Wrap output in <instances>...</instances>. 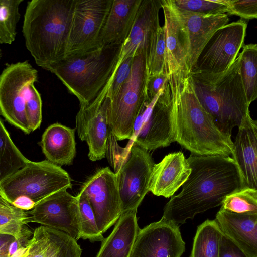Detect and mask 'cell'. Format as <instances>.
<instances>
[{
	"instance_id": "9a60e30c",
	"label": "cell",
	"mask_w": 257,
	"mask_h": 257,
	"mask_svg": "<svg viewBox=\"0 0 257 257\" xmlns=\"http://www.w3.org/2000/svg\"><path fill=\"white\" fill-rule=\"evenodd\" d=\"M185 250L179 226L162 217L140 229L130 257H181Z\"/></svg>"
},
{
	"instance_id": "8fae6325",
	"label": "cell",
	"mask_w": 257,
	"mask_h": 257,
	"mask_svg": "<svg viewBox=\"0 0 257 257\" xmlns=\"http://www.w3.org/2000/svg\"><path fill=\"white\" fill-rule=\"evenodd\" d=\"M112 0H75L65 57L100 47L99 38Z\"/></svg>"
},
{
	"instance_id": "7402d4cb",
	"label": "cell",
	"mask_w": 257,
	"mask_h": 257,
	"mask_svg": "<svg viewBox=\"0 0 257 257\" xmlns=\"http://www.w3.org/2000/svg\"><path fill=\"white\" fill-rule=\"evenodd\" d=\"M214 220L222 234L249 256L257 257V214L235 213L220 208Z\"/></svg>"
},
{
	"instance_id": "4fadbf2b",
	"label": "cell",
	"mask_w": 257,
	"mask_h": 257,
	"mask_svg": "<svg viewBox=\"0 0 257 257\" xmlns=\"http://www.w3.org/2000/svg\"><path fill=\"white\" fill-rule=\"evenodd\" d=\"M88 198L99 231L103 234L122 213L115 174L109 167L98 170L81 190Z\"/></svg>"
},
{
	"instance_id": "d590c367",
	"label": "cell",
	"mask_w": 257,
	"mask_h": 257,
	"mask_svg": "<svg viewBox=\"0 0 257 257\" xmlns=\"http://www.w3.org/2000/svg\"><path fill=\"white\" fill-rule=\"evenodd\" d=\"M133 58L134 57L127 58L118 66L117 69L114 70L109 81L102 89L99 95L108 97L111 99L116 95L130 77Z\"/></svg>"
},
{
	"instance_id": "1f68e13d",
	"label": "cell",
	"mask_w": 257,
	"mask_h": 257,
	"mask_svg": "<svg viewBox=\"0 0 257 257\" xmlns=\"http://www.w3.org/2000/svg\"><path fill=\"white\" fill-rule=\"evenodd\" d=\"M221 209L238 214H257V189L241 188L225 197Z\"/></svg>"
},
{
	"instance_id": "2e32d148",
	"label": "cell",
	"mask_w": 257,
	"mask_h": 257,
	"mask_svg": "<svg viewBox=\"0 0 257 257\" xmlns=\"http://www.w3.org/2000/svg\"><path fill=\"white\" fill-rule=\"evenodd\" d=\"M110 98L97 96L85 107H80L76 116V130L79 139L88 146L89 159L92 161L105 157L109 130L107 110Z\"/></svg>"
},
{
	"instance_id": "4dcf8cb0",
	"label": "cell",
	"mask_w": 257,
	"mask_h": 257,
	"mask_svg": "<svg viewBox=\"0 0 257 257\" xmlns=\"http://www.w3.org/2000/svg\"><path fill=\"white\" fill-rule=\"evenodd\" d=\"M23 0H0V44H11L15 40Z\"/></svg>"
},
{
	"instance_id": "44dd1931",
	"label": "cell",
	"mask_w": 257,
	"mask_h": 257,
	"mask_svg": "<svg viewBox=\"0 0 257 257\" xmlns=\"http://www.w3.org/2000/svg\"><path fill=\"white\" fill-rule=\"evenodd\" d=\"M232 158L239 169L243 187L257 189V122L250 115L238 127Z\"/></svg>"
},
{
	"instance_id": "9c48e42d",
	"label": "cell",
	"mask_w": 257,
	"mask_h": 257,
	"mask_svg": "<svg viewBox=\"0 0 257 257\" xmlns=\"http://www.w3.org/2000/svg\"><path fill=\"white\" fill-rule=\"evenodd\" d=\"M154 165L149 152L133 141L123 148L114 166L122 213L137 210L150 191Z\"/></svg>"
},
{
	"instance_id": "f35d334b",
	"label": "cell",
	"mask_w": 257,
	"mask_h": 257,
	"mask_svg": "<svg viewBox=\"0 0 257 257\" xmlns=\"http://www.w3.org/2000/svg\"><path fill=\"white\" fill-rule=\"evenodd\" d=\"M169 76L164 71L159 74L148 76L146 84L147 101L151 102L159 94Z\"/></svg>"
},
{
	"instance_id": "d4e9b609",
	"label": "cell",
	"mask_w": 257,
	"mask_h": 257,
	"mask_svg": "<svg viewBox=\"0 0 257 257\" xmlns=\"http://www.w3.org/2000/svg\"><path fill=\"white\" fill-rule=\"evenodd\" d=\"M75 131L58 123L46 129L41 146L48 161L60 167L72 164L76 155Z\"/></svg>"
},
{
	"instance_id": "e575fe53",
	"label": "cell",
	"mask_w": 257,
	"mask_h": 257,
	"mask_svg": "<svg viewBox=\"0 0 257 257\" xmlns=\"http://www.w3.org/2000/svg\"><path fill=\"white\" fill-rule=\"evenodd\" d=\"M166 56L165 34L163 26L159 28L147 56L148 76L164 71Z\"/></svg>"
},
{
	"instance_id": "b9f144b4",
	"label": "cell",
	"mask_w": 257,
	"mask_h": 257,
	"mask_svg": "<svg viewBox=\"0 0 257 257\" xmlns=\"http://www.w3.org/2000/svg\"><path fill=\"white\" fill-rule=\"evenodd\" d=\"M27 257H31V256L29 254H28V255L27 256Z\"/></svg>"
},
{
	"instance_id": "277c9868",
	"label": "cell",
	"mask_w": 257,
	"mask_h": 257,
	"mask_svg": "<svg viewBox=\"0 0 257 257\" xmlns=\"http://www.w3.org/2000/svg\"><path fill=\"white\" fill-rule=\"evenodd\" d=\"M189 75L197 98L219 129L231 136L250 116L249 106L240 75L239 55L225 72L209 74L190 72Z\"/></svg>"
},
{
	"instance_id": "52a82bcc",
	"label": "cell",
	"mask_w": 257,
	"mask_h": 257,
	"mask_svg": "<svg viewBox=\"0 0 257 257\" xmlns=\"http://www.w3.org/2000/svg\"><path fill=\"white\" fill-rule=\"evenodd\" d=\"M148 77L147 53L143 51L134 56L128 79L108 103L107 122L117 140L133 136L135 121L147 100Z\"/></svg>"
},
{
	"instance_id": "f1b7e54d",
	"label": "cell",
	"mask_w": 257,
	"mask_h": 257,
	"mask_svg": "<svg viewBox=\"0 0 257 257\" xmlns=\"http://www.w3.org/2000/svg\"><path fill=\"white\" fill-rule=\"evenodd\" d=\"M29 222L28 211L16 207L0 196V233L18 239Z\"/></svg>"
},
{
	"instance_id": "603a6c76",
	"label": "cell",
	"mask_w": 257,
	"mask_h": 257,
	"mask_svg": "<svg viewBox=\"0 0 257 257\" xmlns=\"http://www.w3.org/2000/svg\"><path fill=\"white\" fill-rule=\"evenodd\" d=\"M142 0H112L99 38L100 47L123 44L132 28Z\"/></svg>"
},
{
	"instance_id": "60d3db41",
	"label": "cell",
	"mask_w": 257,
	"mask_h": 257,
	"mask_svg": "<svg viewBox=\"0 0 257 257\" xmlns=\"http://www.w3.org/2000/svg\"><path fill=\"white\" fill-rule=\"evenodd\" d=\"M2 55H3V53H2V51L1 50V49H0V61H1V59L2 57Z\"/></svg>"
},
{
	"instance_id": "8d00e7d4",
	"label": "cell",
	"mask_w": 257,
	"mask_h": 257,
	"mask_svg": "<svg viewBox=\"0 0 257 257\" xmlns=\"http://www.w3.org/2000/svg\"><path fill=\"white\" fill-rule=\"evenodd\" d=\"M41 95L34 85L28 86L26 97V112L32 132L39 127L42 121Z\"/></svg>"
},
{
	"instance_id": "5bb4252c",
	"label": "cell",
	"mask_w": 257,
	"mask_h": 257,
	"mask_svg": "<svg viewBox=\"0 0 257 257\" xmlns=\"http://www.w3.org/2000/svg\"><path fill=\"white\" fill-rule=\"evenodd\" d=\"M66 190L52 194L28 211L30 222L64 232L77 241L80 238L78 200Z\"/></svg>"
},
{
	"instance_id": "30bf717a",
	"label": "cell",
	"mask_w": 257,
	"mask_h": 257,
	"mask_svg": "<svg viewBox=\"0 0 257 257\" xmlns=\"http://www.w3.org/2000/svg\"><path fill=\"white\" fill-rule=\"evenodd\" d=\"M37 79V70L27 60L7 65L0 74V115L26 134L32 132L26 112V94Z\"/></svg>"
},
{
	"instance_id": "d6a6232c",
	"label": "cell",
	"mask_w": 257,
	"mask_h": 257,
	"mask_svg": "<svg viewBox=\"0 0 257 257\" xmlns=\"http://www.w3.org/2000/svg\"><path fill=\"white\" fill-rule=\"evenodd\" d=\"M76 197L79 210L80 238L92 242L102 241L104 238L98 229L88 198L81 190Z\"/></svg>"
},
{
	"instance_id": "836d02e7",
	"label": "cell",
	"mask_w": 257,
	"mask_h": 257,
	"mask_svg": "<svg viewBox=\"0 0 257 257\" xmlns=\"http://www.w3.org/2000/svg\"><path fill=\"white\" fill-rule=\"evenodd\" d=\"M177 8L194 13L215 15L228 12L229 0H172Z\"/></svg>"
},
{
	"instance_id": "6da1fadb",
	"label": "cell",
	"mask_w": 257,
	"mask_h": 257,
	"mask_svg": "<svg viewBox=\"0 0 257 257\" xmlns=\"http://www.w3.org/2000/svg\"><path fill=\"white\" fill-rule=\"evenodd\" d=\"M187 160L191 173L182 191L165 205L163 215L179 226L221 205L226 196L243 187L238 167L230 156L191 153Z\"/></svg>"
},
{
	"instance_id": "8992f818",
	"label": "cell",
	"mask_w": 257,
	"mask_h": 257,
	"mask_svg": "<svg viewBox=\"0 0 257 257\" xmlns=\"http://www.w3.org/2000/svg\"><path fill=\"white\" fill-rule=\"evenodd\" d=\"M67 171L47 160L29 161L0 184V196L17 208L32 210L40 201L72 187Z\"/></svg>"
},
{
	"instance_id": "f546056e",
	"label": "cell",
	"mask_w": 257,
	"mask_h": 257,
	"mask_svg": "<svg viewBox=\"0 0 257 257\" xmlns=\"http://www.w3.org/2000/svg\"><path fill=\"white\" fill-rule=\"evenodd\" d=\"M46 257H81L82 250L76 240L64 232L46 226Z\"/></svg>"
},
{
	"instance_id": "484cf974",
	"label": "cell",
	"mask_w": 257,
	"mask_h": 257,
	"mask_svg": "<svg viewBox=\"0 0 257 257\" xmlns=\"http://www.w3.org/2000/svg\"><path fill=\"white\" fill-rule=\"evenodd\" d=\"M222 236L214 220H206L198 228L190 257H218Z\"/></svg>"
},
{
	"instance_id": "ba28073f",
	"label": "cell",
	"mask_w": 257,
	"mask_h": 257,
	"mask_svg": "<svg viewBox=\"0 0 257 257\" xmlns=\"http://www.w3.org/2000/svg\"><path fill=\"white\" fill-rule=\"evenodd\" d=\"M131 140L148 152L175 142L171 75L159 94L150 102L146 100L135 121Z\"/></svg>"
},
{
	"instance_id": "7a4b0ae2",
	"label": "cell",
	"mask_w": 257,
	"mask_h": 257,
	"mask_svg": "<svg viewBox=\"0 0 257 257\" xmlns=\"http://www.w3.org/2000/svg\"><path fill=\"white\" fill-rule=\"evenodd\" d=\"M171 75L173 78L175 142L195 155H232L233 142L231 136L219 129L202 106L189 74Z\"/></svg>"
},
{
	"instance_id": "ac0fdd59",
	"label": "cell",
	"mask_w": 257,
	"mask_h": 257,
	"mask_svg": "<svg viewBox=\"0 0 257 257\" xmlns=\"http://www.w3.org/2000/svg\"><path fill=\"white\" fill-rule=\"evenodd\" d=\"M173 6L186 34L187 44L186 64L190 73L207 41L216 30L228 24L229 18L227 13L205 15L184 11Z\"/></svg>"
},
{
	"instance_id": "3957f363",
	"label": "cell",
	"mask_w": 257,
	"mask_h": 257,
	"mask_svg": "<svg viewBox=\"0 0 257 257\" xmlns=\"http://www.w3.org/2000/svg\"><path fill=\"white\" fill-rule=\"evenodd\" d=\"M75 0H32L27 5L22 32L25 45L43 69L65 57Z\"/></svg>"
},
{
	"instance_id": "4316f807",
	"label": "cell",
	"mask_w": 257,
	"mask_h": 257,
	"mask_svg": "<svg viewBox=\"0 0 257 257\" xmlns=\"http://www.w3.org/2000/svg\"><path fill=\"white\" fill-rule=\"evenodd\" d=\"M29 161L14 144L0 118V184Z\"/></svg>"
},
{
	"instance_id": "74e56055",
	"label": "cell",
	"mask_w": 257,
	"mask_h": 257,
	"mask_svg": "<svg viewBox=\"0 0 257 257\" xmlns=\"http://www.w3.org/2000/svg\"><path fill=\"white\" fill-rule=\"evenodd\" d=\"M228 14L250 20L257 17L256 0H229Z\"/></svg>"
},
{
	"instance_id": "ffe728a7",
	"label": "cell",
	"mask_w": 257,
	"mask_h": 257,
	"mask_svg": "<svg viewBox=\"0 0 257 257\" xmlns=\"http://www.w3.org/2000/svg\"><path fill=\"white\" fill-rule=\"evenodd\" d=\"M191 169L182 152L165 156L155 164L151 177L150 191L157 196L169 198L187 180Z\"/></svg>"
},
{
	"instance_id": "d6986e66",
	"label": "cell",
	"mask_w": 257,
	"mask_h": 257,
	"mask_svg": "<svg viewBox=\"0 0 257 257\" xmlns=\"http://www.w3.org/2000/svg\"><path fill=\"white\" fill-rule=\"evenodd\" d=\"M164 16L166 56L164 71L173 74H189L187 64V44L183 24L172 0L161 1Z\"/></svg>"
},
{
	"instance_id": "cb8c5ba5",
	"label": "cell",
	"mask_w": 257,
	"mask_h": 257,
	"mask_svg": "<svg viewBox=\"0 0 257 257\" xmlns=\"http://www.w3.org/2000/svg\"><path fill=\"white\" fill-rule=\"evenodd\" d=\"M137 210L121 213L111 234L102 241L96 257H130L140 230Z\"/></svg>"
},
{
	"instance_id": "5b68a950",
	"label": "cell",
	"mask_w": 257,
	"mask_h": 257,
	"mask_svg": "<svg viewBox=\"0 0 257 257\" xmlns=\"http://www.w3.org/2000/svg\"><path fill=\"white\" fill-rule=\"evenodd\" d=\"M122 44L66 57L43 69L54 73L69 93L85 107L95 99L109 81L115 68Z\"/></svg>"
},
{
	"instance_id": "83f0119b",
	"label": "cell",
	"mask_w": 257,
	"mask_h": 257,
	"mask_svg": "<svg viewBox=\"0 0 257 257\" xmlns=\"http://www.w3.org/2000/svg\"><path fill=\"white\" fill-rule=\"evenodd\" d=\"M239 56L241 78L248 102L250 104L257 97V45L243 46Z\"/></svg>"
},
{
	"instance_id": "7c38bea8",
	"label": "cell",
	"mask_w": 257,
	"mask_h": 257,
	"mask_svg": "<svg viewBox=\"0 0 257 257\" xmlns=\"http://www.w3.org/2000/svg\"><path fill=\"white\" fill-rule=\"evenodd\" d=\"M247 26L246 21L240 19L216 30L203 47L190 72L220 74L226 71L244 44Z\"/></svg>"
},
{
	"instance_id": "ab89813d",
	"label": "cell",
	"mask_w": 257,
	"mask_h": 257,
	"mask_svg": "<svg viewBox=\"0 0 257 257\" xmlns=\"http://www.w3.org/2000/svg\"><path fill=\"white\" fill-rule=\"evenodd\" d=\"M218 257H251L229 238L222 234L219 242Z\"/></svg>"
},
{
	"instance_id": "e0dca14e",
	"label": "cell",
	"mask_w": 257,
	"mask_h": 257,
	"mask_svg": "<svg viewBox=\"0 0 257 257\" xmlns=\"http://www.w3.org/2000/svg\"><path fill=\"white\" fill-rule=\"evenodd\" d=\"M162 8L160 0H142L137 13L131 32L122 44L114 68L126 59L145 51L149 54L160 25L159 13Z\"/></svg>"
}]
</instances>
